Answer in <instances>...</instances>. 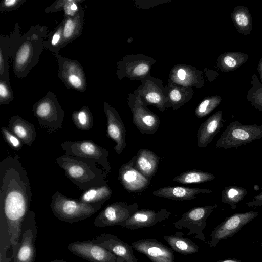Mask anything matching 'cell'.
Segmentation results:
<instances>
[{
    "instance_id": "cell-44",
    "label": "cell",
    "mask_w": 262,
    "mask_h": 262,
    "mask_svg": "<svg viewBox=\"0 0 262 262\" xmlns=\"http://www.w3.org/2000/svg\"><path fill=\"white\" fill-rule=\"evenodd\" d=\"M248 207L262 206V191L256 195L253 199L247 203Z\"/></svg>"
},
{
    "instance_id": "cell-22",
    "label": "cell",
    "mask_w": 262,
    "mask_h": 262,
    "mask_svg": "<svg viewBox=\"0 0 262 262\" xmlns=\"http://www.w3.org/2000/svg\"><path fill=\"white\" fill-rule=\"evenodd\" d=\"M92 240L95 243L111 251L124 262H138L134 255L132 246L114 234H102Z\"/></svg>"
},
{
    "instance_id": "cell-25",
    "label": "cell",
    "mask_w": 262,
    "mask_h": 262,
    "mask_svg": "<svg viewBox=\"0 0 262 262\" xmlns=\"http://www.w3.org/2000/svg\"><path fill=\"white\" fill-rule=\"evenodd\" d=\"M208 189L190 188L181 186H166L152 192L153 195L175 201H188L195 199L201 193H210Z\"/></svg>"
},
{
    "instance_id": "cell-43",
    "label": "cell",
    "mask_w": 262,
    "mask_h": 262,
    "mask_svg": "<svg viewBox=\"0 0 262 262\" xmlns=\"http://www.w3.org/2000/svg\"><path fill=\"white\" fill-rule=\"evenodd\" d=\"M27 0H3L0 3V12H4L17 10Z\"/></svg>"
},
{
    "instance_id": "cell-19",
    "label": "cell",
    "mask_w": 262,
    "mask_h": 262,
    "mask_svg": "<svg viewBox=\"0 0 262 262\" xmlns=\"http://www.w3.org/2000/svg\"><path fill=\"white\" fill-rule=\"evenodd\" d=\"M133 248L145 255L152 262H174L173 250L153 239H139L132 243Z\"/></svg>"
},
{
    "instance_id": "cell-15",
    "label": "cell",
    "mask_w": 262,
    "mask_h": 262,
    "mask_svg": "<svg viewBox=\"0 0 262 262\" xmlns=\"http://www.w3.org/2000/svg\"><path fill=\"white\" fill-rule=\"evenodd\" d=\"M68 250L89 262H124L109 250L95 243L92 239L78 241L68 245Z\"/></svg>"
},
{
    "instance_id": "cell-10",
    "label": "cell",
    "mask_w": 262,
    "mask_h": 262,
    "mask_svg": "<svg viewBox=\"0 0 262 262\" xmlns=\"http://www.w3.org/2000/svg\"><path fill=\"white\" fill-rule=\"evenodd\" d=\"M58 67V74L67 89L84 92L87 88V80L84 69L79 62L63 57L58 53L53 54Z\"/></svg>"
},
{
    "instance_id": "cell-20",
    "label": "cell",
    "mask_w": 262,
    "mask_h": 262,
    "mask_svg": "<svg viewBox=\"0 0 262 262\" xmlns=\"http://www.w3.org/2000/svg\"><path fill=\"white\" fill-rule=\"evenodd\" d=\"M21 37L20 26L17 23L10 34L0 36V79L10 81L8 59L13 57Z\"/></svg>"
},
{
    "instance_id": "cell-2",
    "label": "cell",
    "mask_w": 262,
    "mask_h": 262,
    "mask_svg": "<svg viewBox=\"0 0 262 262\" xmlns=\"http://www.w3.org/2000/svg\"><path fill=\"white\" fill-rule=\"evenodd\" d=\"M48 28L39 24L32 25L21 35L17 50L13 56L12 70L19 79L26 78L37 65L45 49Z\"/></svg>"
},
{
    "instance_id": "cell-9",
    "label": "cell",
    "mask_w": 262,
    "mask_h": 262,
    "mask_svg": "<svg viewBox=\"0 0 262 262\" xmlns=\"http://www.w3.org/2000/svg\"><path fill=\"white\" fill-rule=\"evenodd\" d=\"M218 205H207L194 207L184 213L181 218L173 223V226L178 229L188 230L187 235H195L194 238L205 241L206 237L203 231L207 220L212 211Z\"/></svg>"
},
{
    "instance_id": "cell-5",
    "label": "cell",
    "mask_w": 262,
    "mask_h": 262,
    "mask_svg": "<svg viewBox=\"0 0 262 262\" xmlns=\"http://www.w3.org/2000/svg\"><path fill=\"white\" fill-rule=\"evenodd\" d=\"M32 110L39 125L50 133L62 128L64 112L53 92L49 91L33 104Z\"/></svg>"
},
{
    "instance_id": "cell-24",
    "label": "cell",
    "mask_w": 262,
    "mask_h": 262,
    "mask_svg": "<svg viewBox=\"0 0 262 262\" xmlns=\"http://www.w3.org/2000/svg\"><path fill=\"white\" fill-rule=\"evenodd\" d=\"M223 112L219 110L201 123L197 132V143L200 148L206 147L223 126Z\"/></svg>"
},
{
    "instance_id": "cell-12",
    "label": "cell",
    "mask_w": 262,
    "mask_h": 262,
    "mask_svg": "<svg viewBox=\"0 0 262 262\" xmlns=\"http://www.w3.org/2000/svg\"><path fill=\"white\" fill-rule=\"evenodd\" d=\"M258 216L256 211L235 213L226 218L212 231L210 239L206 243L211 247H215L222 240L228 239L238 232L242 227Z\"/></svg>"
},
{
    "instance_id": "cell-33",
    "label": "cell",
    "mask_w": 262,
    "mask_h": 262,
    "mask_svg": "<svg viewBox=\"0 0 262 262\" xmlns=\"http://www.w3.org/2000/svg\"><path fill=\"white\" fill-rule=\"evenodd\" d=\"M113 191L108 184L89 188L84 191L79 200L89 204L104 203L112 196Z\"/></svg>"
},
{
    "instance_id": "cell-38",
    "label": "cell",
    "mask_w": 262,
    "mask_h": 262,
    "mask_svg": "<svg viewBox=\"0 0 262 262\" xmlns=\"http://www.w3.org/2000/svg\"><path fill=\"white\" fill-rule=\"evenodd\" d=\"M63 19L47 36L45 48L53 54L58 53L62 49L63 40Z\"/></svg>"
},
{
    "instance_id": "cell-27",
    "label": "cell",
    "mask_w": 262,
    "mask_h": 262,
    "mask_svg": "<svg viewBox=\"0 0 262 262\" xmlns=\"http://www.w3.org/2000/svg\"><path fill=\"white\" fill-rule=\"evenodd\" d=\"M136 156L135 168L150 180L157 172L161 157L146 148L139 150Z\"/></svg>"
},
{
    "instance_id": "cell-31",
    "label": "cell",
    "mask_w": 262,
    "mask_h": 262,
    "mask_svg": "<svg viewBox=\"0 0 262 262\" xmlns=\"http://www.w3.org/2000/svg\"><path fill=\"white\" fill-rule=\"evenodd\" d=\"M233 25L237 31L244 35L251 33L253 29L251 14L248 8L245 6H237L231 14Z\"/></svg>"
},
{
    "instance_id": "cell-45",
    "label": "cell",
    "mask_w": 262,
    "mask_h": 262,
    "mask_svg": "<svg viewBox=\"0 0 262 262\" xmlns=\"http://www.w3.org/2000/svg\"><path fill=\"white\" fill-rule=\"evenodd\" d=\"M257 71L259 75L260 82L262 84V57L260 59L258 63Z\"/></svg>"
},
{
    "instance_id": "cell-11",
    "label": "cell",
    "mask_w": 262,
    "mask_h": 262,
    "mask_svg": "<svg viewBox=\"0 0 262 262\" xmlns=\"http://www.w3.org/2000/svg\"><path fill=\"white\" fill-rule=\"evenodd\" d=\"M128 104L132 113L133 122L140 133L153 134L158 130L160 125L159 116L144 104L136 91L128 95Z\"/></svg>"
},
{
    "instance_id": "cell-7",
    "label": "cell",
    "mask_w": 262,
    "mask_h": 262,
    "mask_svg": "<svg viewBox=\"0 0 262 262\" xmlns=\"http://www.w3.org/2000/svg\"><path fill=\"white\" fill-rule=\"evenodd\" d=\"M66 154L74 157L91 160L100 165L106 174L112 167L108 162V151L90 140L66 141L60 145Z\"/></svg>"
},
{
    "instance_id": "cell-21",
    "label": "cell",
    "mask_w": 262,
    "mask_h": 262,
    "mask_svg": "<svg viewBox=\"0 0 262 262\" xmlns=\"http://www.w3.org/2000/svg\"><path fill=\"white\" fill-rule=\"evenodd\" d=\"M171 212L164 208L156 211L150 209H138L120 226L129 230L151 227L168 219Z\"/></svg>"
},
{
    "instance_id": "cell-39",
    "label": "cell",
    "mask_w": 262,
    "mask_h": 262,
    "mask_svg": "<svg viewBox=\"0 0 262 262\" xmlns=\"http://www.w3.org/2000/svg\"><path fill=\"white\" fill-rule=\"evenodd\" d=\"M251 84L246 99L253 107L262 112V84L255 74L252 76Z\"/></svg>"
},
{
    "instance_id": "cell-46",
    "label": "cell",
    "mask_w": 262,
    "mask_h": 262,
    "mask_svg": "<svg viewBox=\"0 0 262 262\" xmlns=\"http://www.w3.org/2000/svg\"><path fill=\"white\" fill-rule=\"evenodd\" d=\"M217 262H242L239 259H235V258H228L223 260H220L217 261Z\"/></svg>"
},
{
    "instance_id": "cell-40",
    "label": "cell",
    "mask_w": 262,
    "mask_h": 262,
    "mask_svg": "<svg viewBox=\"0 0 262 262\" xmlns=\"http://www.w3.org/2000/svg\"><path fill=\"white\" fill-rule=\"evenodd\" d=\"M222 98L215 95L204 98L196 107L194 114L198 118H203L215 109L222 101Z\"/></svg>"
},
{
    "instance_id": "cell-30",
    "label": "cell",
    "mask_w": 262,
    "mask_h": 262,
    "mask_svg": "<svg viewBox=\"0 0 262 262\" xmlns=\"http://www.w3.org/2000/svg\"><path fill=\"white\" fill-rule=\"evenodd\" d=\"M184 234L177 232L175 235L164 236L163 238L174 251L184 255L195 253L199 251V246L191 239L184 237Z\"/></svg>"
},
{
    "instance_id": "cell-6",
    "label": "cell",
    "mask_w": 262,
    "mask_h": 262,
    "mask_svg": "<svg viewBox=\"0 0 262 262\" xmlns=\"http://www.w3.org/2000/svg\"><path fill=\"white\" fill-rule=\"evenodd\" d=\"M262 138V125H245L237 120L230 122L216 143V148H237Z\"/></svg>"
},
{
    "instance_id": "cell-8",
    "label": "cell",
    "mask_w": 262,
    "mask_h": 262,
    "mask_svg": "<svg viewBox=\"0 0 262 262\" xmlns=\"http://www.w3.org/2000/svg\"><path fill=\"white\" fill-rule=\"evenodd\" d=\"M36 213L30 210L23 225L19 246L13 262H35L36 248L35 243L37 235Z\"/></svg>"
},
{
    "instance_id": "cell-41",
    "label": "cell",
    "mask_w": 262,
    "mask_h": 262,
    "mask_svg": "<svg viewBox=\"0 0 262 262\" xmlns=\"http://www.w3.org/2000/svg\"><path fill=\"white\" fill-rule=\"evenodd\" d=\"M1 130L5 142L9 147L15 151H19L21 149L24 143L8 127H3Z\"/></svg>"
},
{
    "instance_id": "cell-48",
    "label": "cell",
    "mask_w": 262,
    "mask_h": 262,
    "mask_svg": "<svg viewBox=\"0 0 262 262\" xmlns=\"http://www.w3.org/2000/svg\"><path fill=\"white\" fill-rule=\"evenodd\" d=\"M261 246H262V238H261Z\"/></svg>"
},
{
    "instance_id": "cell-16",
    "label": "cell",
    "mask_w": 262,
    "mask_h": 262,
    "mask_svg": "<svg viewBox=\"0 0 262 262\" xmlns=\"http://www.w3.org/2000/svg\"><path fill=\"white\" fill-rule=\"evenodd\" d=\"M141 81V84L136 91L144 104L153 105L161 112L167 108V86L164 87L161 80L150 76Z\"/></svg>"
},
{
    "instance_id": "cell-18",
    "label": "cell",
    "mask_w": 262,
    "mask_h": 262,
    "mask_svg": "<svg viewBox=\"0 0 262 262\" xmlns=\"http://www.w3.org/2000/svg\"><path fill=\"white\" fill-rule=\"evenodd\" d=\"M136 156L124 163L118 171V181L124 189L130 192L139 193L147 189L149 180L146 178L134 167Z\"/></svg>"
},
{
    "instance_id": "cell-29",
    "label": "cell",
    "mask_w": 262,
    "mask_h": 262,
    "mask_svg": "<svg viewBox=\"0 0 262 262\" xmlns=\"http://www.w3.org/2000/svg\"><path fill=\"white\" fill-rule=\"evenodd\" d=\"M167 86L168 102L167 108L177 110L188 102L193 95L191 87L178 86L169 82Z\"/></svg>"
},
{
    "instance_id": "cell-14",
    "label": "cell",
    "mask_w": 262,
    "mask_h": 262,
    "mask_svg": "<svg viewBox=\"0 0 262 262\" xmlns=\"http://www.w3.org/2000/svg\"><path fill=\"white\" fill-rule=\"evenodd\" d=\"M138 209L137 203L129 205L125 202H114L98 213L93 224L98 227L120 226Z\"/></svg>"
},
{
    "instance_id": "cell-32",
    "label": "cell",
    "mask_w": 262,
    "mask_h": 262,
    "mask_svg": "<svg viewBox=\"0 0 262 262\" xmlns=\"http://www.w3.org/2000/svg\"><path fill=\"white\" fill-rule=\"evenodd\" d=\"M248 58V54L244 53L227 52L219 56L217 67L222 72H231L243 65Z\"/></svg>"
},
{
    "instance_id": "cell-47",
    "label": "cell",
    "mask_w": 262,
    "mask_h": 262,
    "mask_svg": "<svg viewBox=\"0 0 262 262\" xmlns=\"http://www.w3.org/2000/svg\"><path fill=\"white\" fill-rule=\"evenodd\" d=\"M50 262H67V261H66L63 260H62V259H54V260L51 261Z\"/></svg>"
},
{
    "instance_id": "cell-36",
    "label": "cell",
    "mask_w": 262,
    "mask_h": 262,
    "mask_svg": "<svg viewBox=\"0 0 262 262\" xmlns=\"http://www.w3.org/2000/svg\"><path fill=\"white\" fill-rule=\"evenodd\" d=\"M247 191L238 186H227L222 190V202L229 205L231 209L236 208V204L239 203L247 195Z\"/></svg>"
},
{
    "instance_id": "cell-13",
    "label": "cell",
    "mask_w": 262,
    "mask_h": 262,
    "mask_svg": "<svg viewBox=\"0 0 262 262\" xmlns=\"http://www.w3.org/2000/svg\"><path fill=\"white\" fill-rule=\"evenodd\" d=\"M155 62L154 59L142 54L127 55L117 63V75L120 79L126 77L142 80L149 76Z\"/></svg>"
},
{
    "instance_id": "cell-1",
    "label": "cell",
    "mask_w": 262,
    "mask_h": 262,
    "mask_svg": "<svg viewBox=\"0 0 262 262\" xmlns=\"http://www.w3.org/2000/svg\"><path fill=\"white\" fill-rule=\"evenodd\" d=\"M32 196L26 169L8 152L0 163V262H13Z\"/></svg>"
},
{
    "instance_id": "cell-42",
    "label": "cell",
    "mask_w": 262,
    "mask_h": 262,
    "mask_svg": "<svg viewBox=\"0 0 262 262\" xmlns=\"http://www.w3.org/2000/svg\"><path fill=\"white\" fill-rule=\"evenodd\" d=\"M14 99L10 81L0 79V105L7 104Z\"/></svg>"
},
{
    "instance_id": "cell-26",
    "label": "cell",
    "mask_w": 262,
    "mask_h": 262,
    "mask_svg": "<svg viewBox=\"0 0 262 262\" xmlns=\"http://www.w3.org/2000/svg\"><path fill=\"white\" fill-rule=\"evenodd\" d=\"M8 128L24 143L31 146L35 141L37 132L33 124L19 115H13L8 121Z\"/></svg>"
},
{
    "instance_id": "cell-35",
    "label": "cell",
    "mask_w": 262,
    "mask_h": 262,
    "mask_svg": "<svg viewBox=\"0 0 262 262\" xmlns=\"http://www.w3.org/2000/svg\"><path fill=\"white\" fill-rule=\"evenodd\" d=\"M81 0H58L53 2L50 6L45 9L46 13L64 11V15L74 16L79 11Z\"/></svg>"
},
{
    "instance_id": "cell-28",
    "label": "cell",
    "mask_w": 262,
    "mask_h": 262,
    "mask_svg": "<svg viewBox=\"0 0 262 262\" xmlns=\"http://www.w3.org/2000/svg\"><path fill=\"white\" fill-rule=\"evenodd\" d=\"M84 11L82 7L74 16H63V48L81 34L84 26Z\"/></svg>"
},
{
    "instance_id": "cell-23",
    "label": "cell",
    "mask_w": 262,
    "mask_h": 262,
    "mask_svg": "<svg viewBox=\"0 0 262 262\" xmlns=\"http://www.w3.org/2000/svg\"><path fill=\"white\" fill-rule=\"evenodd\" d=\"M170 78L171 83L186 88L203 86L204 82L202 72L188 65L176 66L171 70Z\"/></svg>"
},
{
    "instance_id": "cell-34",
    "label": "cell",
    "mask_w": 262,
    "mask_h": 262,
    "mask_svg": "<svg viewBox=\"0 0 262 262\" xmlns=\"http://www.w3.org/2000/svg\"><path fill=\"white\" fill-rule=\"evenodd\" d=\"M215 178V176L211 173L192 169L176 176L172 181L183 184H195L211 181Z\"/></svg>"
},
{
    "instance_id": "cell-37",
    "label": "cell",
    "mask_w": 262,
    "mask_h": 262,
    "mask_svg": "<svg viewBox=\"0 0 262 262\" xmlns=\"http://www.w3.org/2000/svg\"><path fill=\"white\" fill-rule=\"evenodd\" d=\"M72 121L78 129L87 131L92 128L94 125L93 115L87 106H83L72 114Z\"/></svg>"
},
{
    "instance_id": "cell-4",
    "label": "cell",
    "mask_w": 262,
    "mask_h": 262,
    "mask_svg": "<svg viewBox=\"0 0 262 262\" xmlns=\"http://www.w3.org/2000/svg\"><path fill=\"white\" fill-rule=\"evenodd\" d=\"M103 203L89 204L68 198L59 191L52 195L50 207L53 214L60 221L73 223L86 219L94 214Z\"/></svg>"
},
{
    "instance_id": "cell-17",
    "label": "cell",
    "mask_w": 262,
    "mask_h": 262,
    "mask_svg": "<svg viewBox=\"0 0 262 262\" xmlns=\"http://www.w3.org/2000/svg\"><path fill=\"white\" fill-rule=\"evenodd\" d=\"M106 117V135L115 143L114 149L117 154H121L126 148V129L118 112L107 102L103 103Z\"/></svg>"
},
{
    "instance_id": "cell-3",
    "label": "cell",
    "mask_w": 262,
    "mask_h": 262,
    "mask_svg": "<svg viewBox=\"0 0 262 262\" xmlns=\"http://www.w3.org/2000/svg\"><path fill=\"white\" fill-rule=\"evenodd\" d=\"M56 162L67 178L81 190L107 184L106 172L91 160L64 154L58 157Z\"/></svg>"
}]
</instances>
